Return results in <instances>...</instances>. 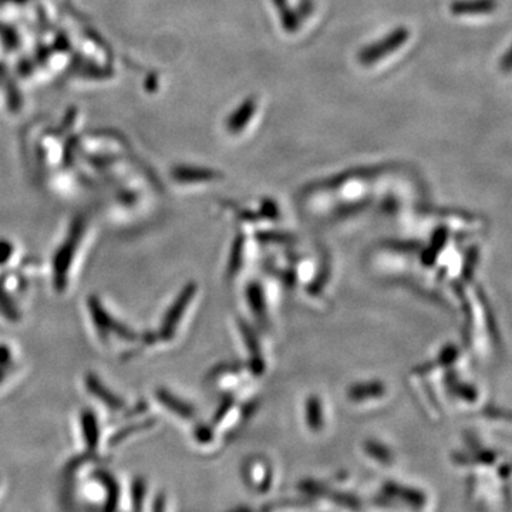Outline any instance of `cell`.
Wrapping results in <instances>:
<instances>
[{"instance_id":"cell-1","label":"cell","mask_w":512,"mask_h":512,"mask_svg":"<svg viewBox=\"0 0 512 512\" xmlns=\"http://www.w3.org/2000/svg\"><path fill=\"white\" fill-rule=\"evenodd\" d=\"M84 227H86L84 218H76V221L72 224V228H70L69 237H67L66 242H64L59 251H57L55 261H53L55 285L56 289H59V291H63L64 286H66L67 272H69L70 265H72L77 245H79V241L83 237Z\"/></svg>"},{"instance_id":"cell-2","label":"cell","mask_w":512,"mask_h":512,"mask_svg":"<svg viewBox=\"0 0 512 512\" xmlns=\"http://www.w3.org/2000/svg\"><path fill=\"white\" fill-rule=\"evenodd\" d=\"M409 37V29L406 26H399V28L392 30L389 35L384 36L383 39L363 47L357 55V59L363 66H372V64L380 62L384 57L399 50L409 40Z\"/></svg>"},{"instance_id":"cell-3","label":"cell","mask_w":512,"mask_h":512,"mask_svg":"<svg viewBox=\"0 0 512 512\" xmlns=\"http://www.w3.org/2000/svg\"><path fill=\"white\" fill-rule=\"evenodd\" d=\"M89 308L90 313L93 315L94 325H96L97 330H99L101 338L107 339L110 333H116L120 338H136V333L131 332L123 323L117 322L116 319L111 318L106 309H104V306H101L99 299L94 298V296L89 299Z\"/></svg>"},{"instance_id":"cell-4","label":"cell","mask_w":512,"mask_h":512,"mask_svg":"<svg viewBox=\"0 0 512 512\" xmlns=\"http://www.w3.org/2000/svg\"><path fill=\"white\" fill-rule=\"evenodd\" d=\"M195 292H197V285L188 284L185 286L184 291L175 299L173 306L165 313L163 326H161V336L164 339L173 338L175 328H177L180 319L183 318L184 312L187 311V306L190 305Z\"/></svg>"},{"instance_id":"cell-5","label":"cell","mask_w":512,"mask_h":512,"mask_svg":"<svg viewBox=\"0 0 512 512\" xmlns=\"http://www.w3.org/2000/svg\"><path fill=\"white\" fill-rule=\"evenodd\" d=\"M497 8V0H454L450 12L454 16L490 15Z\"/></svg>"},{"instance_id":"cell-6","label":"cell","mask_w":512,"mask_h":512,"mask_svg":"<svg viewBox=\"0 0 512 512\" xmlns=\"http://www.w3.org/2000/svg\"><path fill=\"white\" fill-rule=\"evenodd\" d=\"M255 111V97H248V99L244 100V103L231 114V117H229L227 121L228 130L231 131V133H239V131L244 130L249 120H252V117H254Z\"/></svg>"},{"instance_id":"cell-7","label":"cell","mask_w":512,"mask_h":512,"mask_svg":"<svg viewBox=\"0 0 512 512\" xmlns=\"http://www.w3.org/2000/svg\"><path fill=\"white\" fill-rule=\"evenodd\" d=\"M86 383L87 387H89L90 393L99 397L101 402L106 403L107 406L111 407V409H120V407H123V402H121L120 397H117L116 394H113L109 389H106V386L101 384L96 375H87Z\"/></svg>"},{"instance_id":"cell-8","label":"cell","mask_w":512,"mask_h":512,"mask_svg":"<svg viewBox=\"0 0 512 512\" xmlns=\"http://www.w3.org/2000/svg\"><path fill=\"white\" fill-rule=\"evenodd\" d=\"M276 9L279 12V18H281L282 28L288 33H295L301 29V18H299L298 12H295L289 5L288 0H274Z\"/></svg>"},{"instance_id":"cell-9","label":"cell","mask_w":512,"mask_h":512,"mask_svg":"<svg viewBox=\"0 0 512 512\" xmlns=\"http://www.w3.org/2000/svg\"><path fill=\"white\" fill-rule=\"evenodd\" d=\"M156 394L158 402L163 403L165 407L173 410L174 413L180 414V416L183 417H190L192 416V413H194L187 403L181 402V400H178V397H175L174 394L167 392V390H157Z\"/></svg>"},{"instance_id":"cell-10","label":"cell","mask_w":512,"mask_h":512,"mask_svg":"<svg viewBox=\"0 0 512 512\" xmlns=\"http://www.w3.org/2000/svg\"><path fill=\"white\" fill-rule=\"evenodd\" d=\"M306 414L312 427H320L323 424V407L318 397H309L306 402Z\"/></svg>"},{"instance_id":"cell-11","label":"cell","mask_w":512,"mask_h":512,"mask_svg":"<svg viewBox=\"0 0 512 512\" xmlns=\"http://www.w3.org/2000/svg\"><path fill=\"white\" fill-rule=\"evenodd\" d=\"M83 427L86 433V439L89 441V446H96L97 443V420L93 413H83Z\"/></svg>"},{"instance_id":"cell-12","label":"cell","mask_w":512,"mask_h":512,"mask_svg":"<svg viewBox=\"0 0 512 512\" xmlns=\"http://www.w3.org/2000/svg\"><path fill=\"white\" fill-rule=\"evenodd\" d=\"M217 177V174L212 173L211 170H188L180 173L181 180H212Z\"/></svg>"},{"instance_id":"cell-13","label":"cell","mask_w":512,"mask_h":512,"mask_svg":"<svg viewBox=\"0 0 512 512\" xmlns=\"http://www.w3.org/2000/svg\"><path fill=\"white\" fill-rule=\"evenodd\" d=\"M13 254V247L8 241H0V265L6 264Z\"/></svg>"},{"instance_id":"cell-14","label":"cell","mask_w":512,"mask_h":512,"mask_svg":"<svg viewBox=\"0 0 512 512\" xmlns=\"http://www.w3.org/2000/svg\"><path fill=\"white\" fill-rule=\"evenodd\" d=\"M313 12V2L312 0H302L301 5H299V18H309Z\"/></svg>"},{"instance_id":"cell-15","label":"cell","mask_w":512,"mask_h":512,"mask_svg":"<svg viewBox=\"0 0 512 512\" xmlns=\"http://www.w3.org/2000/svg\"><path fill=\"white\" fill-rule=\"evenodd\" d=\"M10 363H12V355H10V350L8 346L0 345V367H9Z\"/></svg>"},{"instance_id":"cell-16","label":"cell","mask_w":512,"mask_h":512,"mask_svg":"<svg viewBox=\"0 0 512 512\" xmlns=\"http://www.w3.org/2000/svg\"><path fill=\"white\" fill-rule=\"evenodd\" d=\"M501 67L505 70V72H510L511 69V57L510 52L504 56L503 63H501Z\"/></svg>"},{"instance_id":"cell-17","label":"cell","mask_w":512,"mask_h":512,"mask_svg":"<svg viewBox=\"0 0 512 512\" xmlns=\"http://www.w3.org/2000/svg\"><path fill=\"white\" fill-rule=\"evenodd\" d=\"M5 375V369H3V367H0V382H3V379H5Z\"/></svg>"}]
</instances>
